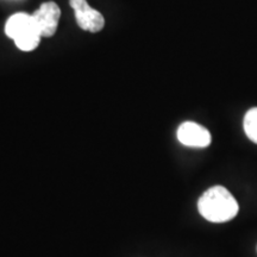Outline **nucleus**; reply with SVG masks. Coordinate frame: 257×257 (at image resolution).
I'll use <instances>...</instances> for the list:
<instances>
[{"label":"nucleus","instance_id":"1","mask_svg":"<svg viewBox=\"0 0 257 257\" xmlns=\"http://www.w3.org/2000/svg\"><path fill=\"white\" fill-rule=\"evenodd\" d=\"M198 210L211 223H225L233 219L238 213V202L233 195L221 186L207 189L198 201Z\"/></svg>","mask_w":257,"mask_h":257},{"label":"nucleus","instance_id":"2","mask_svg":"<svg viewBox=\"0 0 257 257\" xmlns=\"http://www.w3.org/2000/svg\"><path fill=\"white\" fill-rule=\"evenodd\" d=\"M70 8L74 10L76 23L85 31L99 32L105 25V19L100 12L96 11L86 0H69Z\"/></svg>","mask_w":257,"mask_h":257},{"label":"nucleus","instance_id":"3","mask_svg":"<svg viewBox=\"0 0 257 257\" xmlns=\"http://www.w3.org/2000/svg\"><path fill=\"white\" fill-rule=\"evenodd\" d=\"M36 27L42 37H51L59 27L61 10L54 2L43 3L32 15Z\"/></svg>","mask_w":257,"mask_h":257},{"label":"nucleus","instance_id":"4","mask_svg":"<svg viewBox=\"0 0 257 257\" xmlns=\"http://www.w3.org/2000/svg\"><path fill=\"white\" fill-rule=\"evenodd\" d=\"M176 136L180 143L191 148H206L212 141L210 131L194 121H185L180 125Z\"/></svg>","mask_w":257,"mask_h":257},{"label":"nucleus","instance_id":"5","mask_svg":"<svg viewBox=\"0 0 257 257\" xmlns=\"http://www.w3.org/2000/svg\"><path fill=\"white\" fill-rule=\"evenodd\" d=\"M5 32L12 40H16V38L23 36V35L31 34V32H38L40 34L32 15L22 14V12L11 16L9 18L5 25Z\"/></svg>","mask_w":257,"mask_h":257},{"label":"nucleus","instance_id":"6","mask_svg":"<svg viewBox=\"0 0 257 257\" xmlns=\"http://www.w3.org/2000/svg\"><path fill=\"white\" fill-rule=\"evenodd\" d=\"M243 127L251 142L257 144V107H252L244 115Z\"/></svg>","mask_w":257,"mask_h":257},{"label":"nucleus","instance_id":"7","mask_svg":"<svg viewBox=\"0 0 257 257\" xmlns=\"http://www.w3.org/2000/svg\"><path fill=\"white\" fill-rule=\"evenodd\" d=\"M42 36L38 32H31V34H27L23 35V36L16 38L15 44L17 46L18 49L23 50V51H31L34 49H36L40 44Z\"/></svg>","mask_w":257,"mask_h":257}]
</instances>
